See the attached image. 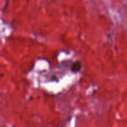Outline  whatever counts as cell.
Returning a JSON list of instances; mask_svg holds the SVG:
<instances>
[{"instance_id": "1", "label": "cell", "mask_w": 127, "mask_h": 127, "mask_svg": "<svg viewBox=\"0 0 127 127\" xmlns=\"http://www.w3.org/2000/svg\"><path fill=\"white\" fill-rule=\"evenodd\" d=\"M81 68V64L79 62H74L71 67L72 71H73L74 73H76V72L79 71Z\"/></svg>"}]
</instances>
